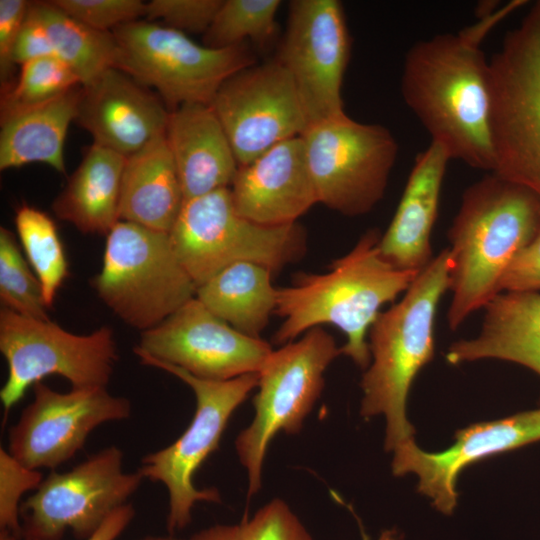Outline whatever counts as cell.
I'll return each mask as SVG.
<instances>
[{"instance_id": "6da1fadb", "label": "cell", "mask_w": 540, "mask_h": 540, "mask_svg": "<svg viewBox=\"0 0 540 540\" xmlns=\"http://www.w3.org/2000/svg\"><path fill=\"white\" fill-rule=\"evenodd\" d=\"M526 3L512 1L457 33L413 44L401 76V94L431 142L450 159L491 172L490 62L481 43L489 31Z\"/></svg>"}, {"instance_id": "7a4b0ae2", "label": "cell", "mask_w": 540, "mask_h": 540, "mask_svg": "<svg viewBox=\"0 0 540 540\" xmlns=\"http://www.w3.org/2000/svg\"><path fill=\"white\" fill-rule=\"evenodd\" d=\"M380 232L370 229L324 274H299L291 286L277 288L274 314L283 318L274 336L278 344L293 341L314 327L336 326L346 336L341 354L367 368L371 354L367 335L387 303L404 293L420 272L400 270L379 249Z\"/></svg>"}, {"instance_id": "3957f363", "label": "cell", "mask_w": 540, "mask_h": 540, "mask_svg": "<svg viewBox=\"0 0 540 540\" xmlns=\"http://www.w3.org/2000/svg\"><path fill=\"white\" fill-rule=\"evenodd\" d=\"M539 228L540 201L495 173L464 191L448 231L450 329H458L500 293L504 273Z\"/></svg>"}, {"instance_id": "277c9868", "label": "cell", "mask_w": 540, "mask_h": 540, "mask_svg": "<svg viewBox=\"0 0 540 540\" xmlns=\"http://www.w3.org/2000/svg\"><path fill=\"white\" fill-rule=\"evenodd\" d=\"M450 286L448 249L434 256L389 309L380 312L368 336L372 363L361 380V416L386 417L385 449L394 451L414 440L407 419L411 385L434 355L437 307Z\"/></svg>"}, {"instance_id": "5b68a950", "label": "cell", "mask_w": 540, "mask_h": 540, "mask_svg": "<svg viewBox=\"0 0 540 540\" xmlns=\"http://www.w3.org/2000/svg\"><path fill=\"white\" fill-rule=\"evenodd\" d=\"M489 62L491 172L540 201V1Z\"/></svg>"}, {"instance_id": "8992f818", "label": "cell", "mask_w": 540, "mask_h": 540, "mask_svg": "<svg viewBox=\"0 0 540 540\" xmlns=\"http://www.w3.org/2000/svg\"><path fill=\"white\" fill-rule=\"evenodd\" d=\"M169 238L196 287L240 262L276 272L305 250L300 225L264 226L243 218L234 208L230 188L185 200Z\"/></svg>"}, {"instance_id": "52a82bcc", "label": "cell", "mask_w": 540, "mask_h": 540, "mask_svg": "<svg viewBox=\"0 0 540 540\" xmlns=\"http://www.w3.org/2000/svg\"><path fill=\"white\" fill-rule=\"evenodd\" d=\"M99 298L127 325L149 330L196 296L169 233L119 221L106 236L101 271L92 280Z\"/></svg>"}, {"instance_id": "ba28073f", "label": "cell", "mask_w": 540, "mask_h": 540, "mask_svg": "<svg viewBox=\"0 0 540 540\" xmlns=\"http://www.w3.org/2000/svg\"><path fill=\"white\" fill-rule=\"evenodd\" d=\"M134 353L141 364L176 376L195 395V413L186 430L172 444L145 455L137 470L144 479L166 486L169 496L167 529L172 534L191 522L196 502H221L216 488L197 489L193 476L208 456L218 449L233 412L258 386L259 374L249 373L223 381L202 379L140 351L134 350Z\"/></svg>"}, {"instance_id": "9c48e42d", "label": "cell", "mask_w": 540, "mask_h": 540, "mask_svg": "<svg viewBox=\"0 0 540 540\" xmlns=\"http://www.w3.org/2000/svg\"><path fill=\"white\" fill-rule=\"evenodd\" d=\"M112 33L118 46L115 68L156 92L170 112L185 104L211 105L230 76L255 64L245 43L213 49L147 20Z\"/></svg>"}, {"instance_id": "30bf717a", "label": "cell", "mask_w": 540, "mask_h": 540, "mask_svg": "<svg viewBox=\"0 0 540 540\" xmlns=\"http://www.w3.org/2000/svg\"><path fill=\"white\" fill-rule=\"evenodd\" d=\"M341 354L332 335L322 327L305 332L297 341L273 350L258 372L255 416L235 440L240 463L248 474V496L262 485L267 448L280 431L296 434L302 429L324 387V372Z\"/></svg>"}, {"instance_id": "8fae6325", "label": "cell", "mask_w": 540, "mask_h": 540, "mask_svg": "<svg viewBox=\"0 0 540 540\" xmlns=\"http://www.w3.org/2000/svg\"><path fill=\"white\" fill-rule=\"evenodd\" d=\"M0 351L8 375L0 390L5 421L27 389L58 375L75 389L107 387L118 360L111 328L79 335L49 320L0 310Z\"/></svg>"}, {"instance_id": "7c38bea8", "label": "cell", "mask_w": 540, "mask_h": 540, "mask_svg": "<svg viewBox=\"0 0 540 540\" xmlns=\"http://www.w3.org/2000/svg\"><path fill=\"white\" fill-rule=\"evenodd\" d=\"M301 137L318 203L354 217L383 198L399 152L388 128L344 113L310 124Z\"/></svg>"}, {"instance_id": "4fadbf2b", "label": "cell", "mask_w": 540, "mask_h": 540, "mask_svg": "<svg viewBox=\"0 0 540 540\" xmlns=\"http://www.w3.org/2000/svg\"><path fill=\"white\" fill-rule=\"evenodd\" d=\"M123 452L109 446L63 473L52 470L20 506L22 540H60L67 529L87 539L140 487L123 471Z\"/></svg>"}, {"instance_id": "5bb4252c", "label": "cell", "mask_w": 540, "mask_h": 540, "mask_svg": "<svg viewBox=\"0 0 540 540\" xmlns=\"http://www.w3.org/2000/svg\"><path fill=\"white\" fill-rule=\"evenodd\" d=\"M351 41L338 0H293L275 59L291 76L309 125L344 114Z\"/></svg>"}, {"instance_id": "9a60e30c", "label": "cell", "mask_w": 540, "mask_h": 540, "mask_svg": "<svg viewBox=\"0 0 540 540\" xmlns=\"http://www.w3.org/2000/svg\"><path fill=\"white\" fill-rule=\"evenodd\" d=\"M210 106L239 166L280 142L301 136L309 126L295 84L275 58L230 76Z\"/></svg>"}, {"instance_id": "2e32d148", "label": "cell", "mask_w": 540, "mask_h": 540, "mask_svg": "<svg viewBox=\"0 0 540 540\" xmlns=\"http://www.w3.org/2000/svg\"><path fill=\"white\" fill-rule=\"evenodd\" d=\"M129 399L107 387L72 388L58 392L42 381L33 386V400L10 428L8 451L25 466L55 469L81 450L98 426L131 416Z\"/></svg>"}, {"instance_id": "e0dca14e", "label": "cell", "mask_w": 540, "mask_h": 540, "mask_svg": "<svg viewBox=\"0 0 540 540\" xmlns=\"http://www.w3.org/2000/svg\"><path fill=\"white\" fill-rule=\"evenodd\" d=\"M134 350L198 378L217 381L258 373L273 351L268 342L239 332L196 297L141 332Z\"/></svg>"}, {"instance_id": "ac0fdd59", "label": "cell", "mask_w": 540, "mask_h": 540, "mask_svg": "<svg viewBox=\"0 0 540 540\" xmlns=\"http://www.w3.org/2000/svg\"><path fill=\"white\" fill-rule=\"evenodd\" d=\"M540 441V408L499 420L480 422L458 430L454 443L440 452H427L414 440L394 450L392 472L415 473L418 491L432 500L437 510L450 514L456 507L459 473L483 458Z\"/></svg>"}, {"instance_id": "d6986e66", "label": "cell", "mask_w": 540, "mask_h": 540, "mask_svg": "<svg viewBox=\"0 0 540 540\" xmlns=\"http://www.w3.org/2000/svg\"><path fill=\"white\" fill-rule=\"evenodd\" d=\"M169 115L152 89L109 68L81 87L75 122L92 136L93 144L129 157L165 135Z\"/></svg>"}, {"instance_id": "ffe728a7", "label": "cell", "mask_w": 540, "mask_h": 540, "mask_svg": "<svg viewBox=\"0 0 540 540\" xmlns=\"http://www.w3.org/2000/svg\"><path fill=\"white\" fill-rule=\"evenodd\" d=\"M236 212L264 226H283L318 203L302 137L280 142L239 166L230 186Z\"/></svg>"}, {"instance_id": "44dd1931", "label": "cell", "mask_w": 540, "mask_h": 540, "mask_svg": "<svg viewBox=\"0 0 540 540\" xmlns=\"http://www.w3.org/2000/svg\"><path fill=\"white\" fill-rule=\"evenodd\" d=\"M450 160L432 142L415 158L395 214L379 242L382 257L397 269L420 272L434 257L431 236Z\"/></svg>"}, {"instance_id": "7402d4cb", "label": "cell", "mask_w": 540, "mask_h": 540, "mask_svg": "<svg viewBox=\"0 0 540 540\" xmlns=\"http://www.w3.org/2000/svg\"><path fill=\"white\" fill-rule=\"evenodd\" d=\"M165 138L185 200L230 188L239 164L210 105L185 104L171 111Z\"/></svg>"}, {"instance_id": "603a6c76", "label": "cell", "mask_w": 540, "mask_h": 540, "mask_svg": "<svg viewBox=\"0 0 540 540\" xmlns=\"http://www.w3.org/2000/svg\"><path fill=\"white\" fill-rule=\"evenodd\" d=\"M477 336L454 342L449 364L499 359L525 366L540 376V292L504 291L484 308Z\"/></svg>"}, {"instance_id": "cb8c5ba5", "label": "cell", "mask_w": 540, "mask_h": 540, "mask_svg": "<svg viewBox=\"0 0 540 540\" xmlns=\"http://www.w3.org/2000/svg\"><path fill=\"white\" fill-rule=\"evenodd\" d=\"M184 201L165 135L126 157L119 202L120 221L169 233Z\"/></svg>"}, {"instance_id": "d4e9b609", "label": "cell", "mask_w": 540, "mask_h": 540, "mask_svg": "<svg viewBox=\"0 0 540 540\" xmlns=\"http://www.w3.org/2000/svg\"><path fill=\"white\" fill-rule=\"evenodd\" d=\"M125 162L126 157L92 144L53 201L55 215L82 233L107 236L120 221Z\"/></svg>"}, {"instance_id": "484cf974", "label": "cell", "mask_w": 540, "mask_h": 540, "mask_svg": "<svg viewBox=\"0 0 540 540\" xmlns=\"http://www.w3.org/2000/svg\"><path fill=\"white\" fill-rule=\"evenodd\" d=\"M81 87L1 120V170L39 162L65 174L64 143L77 116Z\"/></svg>"}, {"instance_id": "4316f807", "label": "cell", "mask_w": 540, "mask_h": 540, "mask_svg": "<svg viewBox=\"0 0 540 540\" xmlns=\"http://www.w3.org/2000/svg\"><path fill=\"white\" fill-rule=\"evenodd\" d=\"M271 274L256 263H235L197 287L195 297L239 332L259 338L276 309Z\"/></svg>"}, {"instance_id": "83f0119b", "label": "cell", "mask_w": 540, "mask_h": 540, "mask_svg": "<svg viewBox=\"0 0 540 540\" xmlns=\"http://www.w3.org/2000/svg\"><path fill=\"white\" fill-rule=\"evenodd\" d=\"M57 58L66 63L82 86L115 68L118 46L112 32H101L75 20L51 1L32 2Z\"/></svg>"}, {"instance_id": "f1b7e54d", "label": "cell", "mask_w": 540, "mask_h": 540, "mask_svg": "<svg viewBox=\"0 0 540 540\" xmlns=\"http://www.w3.org/2000/svg\"><path fill=\"white\" fill-rule=\"evenodd\" d=\"M15 225L27 260L40 281L45 304L50 308L69 275L56 224L45 212L22 205L16 212Z\"/></svg>"}, {"instance_id": "f546056e", "label": "cell", "mask_w": 540, "mask_h": 540, "mask_svg": "<svg viewBox=\"0 0 540 540\" xmlns=\"http://www.w3.org/2000/svg\"><path fill=\"white\" fill-rule=\"evenodd\" d=\"M279 0H223L214 20L203 34L202 44L224 49L249 39L264 46L276 31Z\"/></svg>"}, {"instance_id": "4dcf8cb0", "label": "cell", "mask_w": 540, "mask_h": 540, "mask_svg": "<svg viewBox=\"0 0 540 540\" xmlns=\"http://www.w3.org/2000/svg\"><path fill=\"white\" fill-rule=\"evenodd\" d=\"M80 85L75 73L56 56L29 61L20 66L11 88L1 94L0 118L41 105Z\"/></svg>"}, {"instance_id": "1f68e13d", "label": "cell", "mask_w": 540, "mask_h": 540, "mask_svg": "<svg viewBox=\"0 0 540 540\" xmlns=\"http://www.w3.org/2000/svg\"><path fill=\"white\" fill-rule=\"evenodd\" d=\"M14 234L0 228V301L3 308L27 317L49 320L42 287Z\"/></svg>"}, {"instance_id": "d6a6232c", "label": "cell", "mask_w": 540, "mask_h": 540, "mask_svg": "<svg viewBox=\"0 0 540 540\" xmlns=\"http://www.w3.org/2000/svg\"><path fill=\"white\" fill-rule=\"evenodd\" d=\"M188 540H312V537L288 504L275 498L251 519L234 525L211 526Z\"/></svg>"}, {"instance_id": "836d02e7", "label": "cell", "mask_w": 540, "mask_h": 540, "mask_svg": "<svg viewBox=\"0 0 540 540\" xmlns=\"http://www.w3.org/2000/svg\"><path fill=\"white\" fill-rule=\"evenodd\" d=\"M43 475L31 469L3 447L0 448V529L21 535L20 500L31 490H36Z\"/></svg>"}, {"instance_id": "e575fe53", "label": "cell", "mask_w": 540, "mask_h": 540, "mask_svg": "<svg viewBox=\"0 0 540 540\" xmlns=\"http://www.w3.org/2000/svg\"><path fill=\"white\" fill-rule=\"evenodd\" d=\"M57 8L86 26L101 32L137 21L145 16L141 0H53Z\"/></svg>"}, {"instance_id": "d590c367", "label": "cell", "mask_w": 540, "mask_h": 540, "mask_svg": "<svg viewBox=\"0 0 540 540\" xmlns=\"http://www.w3.org/2000/svg\"><path fill=\"white\" fill-rule=\"evenodd\" d=\"M223 0H152L146 3L145 20L156 22L182 33L204 34Z\"/></svg>"}, {"instance_id": "8d00e7d4", "label": "cell", "mask_w": 540, "mask_h": 540, "mask_svg": "<svg viewBox=\"0 0 540 540\" xmlns=\"http://www.w3.org/2000/svg\"><path fill=\"white\" fill-rule=\"evenodd\" d=\"M31 2L0 0V83L1 94L16 80L14 49Z\"/></svg>"}, {"instance_id": "74e56055", "label": "cell", "mask_w": 540, "mask_h": 540, "mask_svg": "<svg viewBox=\"0 0 540 540\" xmlns=\"http://www.w3.org/2000/svg\"><path fill=\"white\" fill-rule=\"evenodd\" d=\"M504 291H540V228L504 273L500 292Z\"/></svg>"}, {"instance_id": "f35d334b", "label": "cell", "mask_w": 540, "mask_h": 540, "mask_svg": "<svg viewBox=\"0 0 540 540\" xmlns=\"http://www.w3.org/2000/svg\"><path fill=\"white\" fill-rule=\"evenodd\" d=\"M31 4L14 49V61L17 66L43 57L55 56L50 37Z\"/></svg>"}, {"instance_id": "ab89813d", "label": "cell", "mask_w": 540, "mask_h": 540, "mask_svg": "<svg viewBox=\"0 0 540 540\" xmlns=\"http://www.w3.org/2000/svg\"><path fill=\"white\" fill-rule=\"evenodd\" d=\"M135 516V509L126 503L115 510L90 537L85 540H116Z\"/></svg>"}, {"instance_id": "60d3db41", "label": "cell", "mask_w": 540, "mask_h": 540, "mask_svg": "<svg viewBox=\"0 0 540 540\" xmlns=\"http://www.w3.org/2000/svg\"><path fill=\"white\" fill-rule=\"evenodd\" d=\"M0 540H22V537L10 530L0 529Z\"/></svg>"}, {"instance_id": "b9f144b4", "label": "cell", "mask_w": 540, "mask_h": 540, "mask_svg": "<svg viewBox=\"0 0 540 540\" xmlns=\"http://www.w3.org/2000/svg\"><path fill=\"white\" fill-rule=\"evenodd\" d=\"M363 540H370L367 535L363 534ZM377 540H396L395 533L393 531H384Z\"/></svg>"}, {"instance_id": "7bdbcfd3", "label": "cell", "mask_w": 540, "mask_h": 540, "mask_svg": "<svg viewBox=\"0 0 540 540\" xmlns=\"http://www.w3.org/2000/svg\"><path fill=\"white\" fill-rule=\"evenodd\" d=\"M141 540H179L172 535L169 536H147Z\"/></svg>"}]
</instances>
